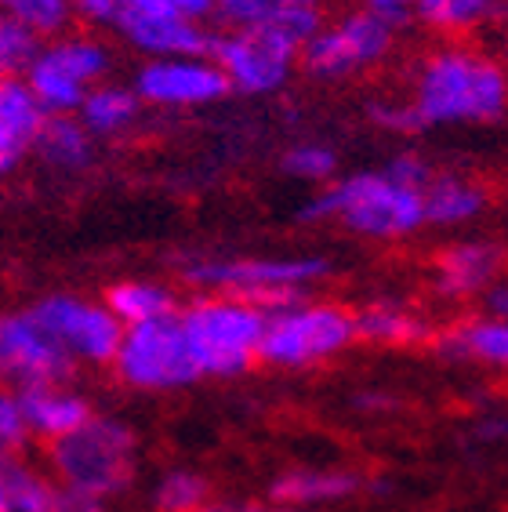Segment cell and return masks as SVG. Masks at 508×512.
<instances>
[{
	"instance_id": "9a60e30c",
	"label": "cell",
	"mask_w": 508,
	"mask_h": 512,
	"mask_svg": "<svg viewBox=\"0 0 508 512\" xmlns=\"http://www.w3.org/2000/svg\"><path fill=\"white\" fill-rule=\"evenodd\" d=\"M505 247L490 240H458L432 258V287L443 298H483L505 280Z\"/></svg>"
},
{
	"instance_id": "3957f363",
	"label": "cell",
	"mask_w": 508,
	"mask_h": 512,
	"mask_svg": "<svg viewBox=\"0 0 508 512\" xmlns=\"http://www.w3.org/2000/svg\"><path fill=\"white\" fill-rule=\"evenodd\" d=\"M178 320H182V331L204 378H240L254 364H262L269 313L247 298L196 291L189 302H182Z\"/></svg>"
},
{
	"instance_id": "f546056e",
	"label": "cell",
	"mask_w": 508,
	"mask_h": 512,
	"mask_svg": "<svg viewBox=\"0 0 508 512\" xmlns=\"http://www.w3.org/2000/svg\"><path fill=\"white\" fill-rule=\"evenodd\" d=\"M44 37L30 26L0 15V77H26V69L37 62Z\"/></svg>"
},
{
	"instance_id": "5b68a950",
	"label": "cell",
	"mask_w": 508,
	"mask_h": 512,
	"mask_svg": "<svg viewBox=\"0 0 508 512\" xmlns=\"http://www.w3.org/2000/svg\"><path fill=\"white\" fill-rule=\"evenodd\" d=\"M331 276L327 258L320 255H247V258H200L182 266V280L196 291H222L254 302L258 309L273 313L298 298H305L316 284Z\"/></svg>"
},
{
	"instance_id": "d590c367",
	"label": "cell",
	"mask_w": 508,
	"mask_h": 512,
	"mask_svg": "<svg viewBox=\"0 0 508 512\" xmlns=\"http://www.w3.org/2000/svg\"><path fill=\"white\" fill-rule=\"evenodd\" d=\"M483 313L498 316V320H508V280H498V284L483 295Z\"/></svg>"
},
{
	"instance_id": "ffe728a7",
	"label": "cell",
	"mask_w": 508,
	"mask_h": 512,
	"mask_svg": "<svg viewBox=\"0 0 508 512\" xmlns=\"http://www.w3.org/2000/svg\"><path fill=\"white\" fill-rule=\"evenodd\" d=\"M360 491V476L352 469H284L269 483V502L291 505V509H320V505L345 502Z\"/></svg>"
},
{
	"instance_id": "5bb4252c",
	"label": "cell",
	"mask_w": 508,
	"mask_h": 512,
	"mask_svg": "<svg viewBox=\"0 0 508 512\" xmlns=\"http://www.w3.org/2000/svg\"><path fill=\"white\" fill-rule=\"evenodd\" d=\"M117 37L142 59H182V55H211L215 30L207 22H193L178 15L175 8L146 11L127 19L117 30Z\"/></svg>"
},
{
	"instance_id": "7a4b0ae2",
	"label": "cell",
	"mask_w": 508,
	"mask_h": 512,
	"mask_svg": "<svg viewBox=\"0 0 508 512\" xmlns=\"http://www.w3.org/2000/svg\"><path fill=\"white\" fill-rule=\"evenodd\" d=\"M298 218L309 226L338 222L356 237L367 240H400L429 226L425 215V189H411L396 182L385 168L356 171L320 186L309 200H302Z\"/></svg>"
},
{
	"instance_id": "30bf717a",
	"label": "cell",
	"mask_w": 508,
	"mask_h": 512,
	"mask_svg": "<svg viewBox=\"0 0 508 512\" xmlns=\"http://www.w3.org/2000/svg\"><path fill=\"white\" fill-rule=\"evenodd\" d=\"M302 40L284 30H218L211 59L222 66L233 95H276L302 66Z\"/></svg>"
},
{
	"instance_id": "1f68e13d",
	"label": "cell",
	"mask_w": 508,
	"mask_h": 512,
	"mask_svg": "<svg viewBox=\"0 0 508 512\" xmlns=\"http://www.w3.org/2000/svg\"><path fill=\"white\" fill-rule=\"evenodd\" d=\"M30 444H33V433L26 414H22L19 393L8 389V393L0 396V447H4V454H22Z\"/></svg>"
},
{
	"instance_id": "7402d4cb",
	"label": "cell",
	"mask_w": 508,
	"mask_h": 512,
	"mask_svg": "<svg viewBox=\"0 0 508 512\" xmlns=\"http://www.w3.org/2000/svg\"><path fill=\"white\" fill-rule=\"evenodd\" d=\"M356 331H360V342L389 345V349L436 342V331L429 327V320L400 298H378V302L360 306L356 309Z\"/></svg>"
},
{
	"instance_id": "ac0fdd59",
	"label": "cell",
	"mask_w": 508,
	"mask_h": 512,
	"mask_svg": "<svg viewBox=\"0 0 508 512\" xmlns=\"http://www.w3.org/2000/svg\"><path fill=\"white\" fill-rule=\"evenodd\" d=\"M222 30H284L309 44L323 26L320 0H218Z\"/></svg>"
},
{
	"instance_id": "836d02e7",
	"label": "cell",
	"mask_w": 508,
	"mask_h": 512,
	"mask_svg": "<svg viewBox=\"0 0 508 512\" xmlns=\"http://www.w3.org/2000/svg\"><path fill=\"white\" fill-rule=\"evenodd\" d=\"M73 8H77V22H84L91 30L117 33L120 15H124V0H73Z\"/></svg>"
},
{
	"instance_id": "e0dca14e",
	"label": "cell",
	"mask_w": 508,
	"mask_h": 512,
	"mask_svg": "<svg viewBox=\"0 0 508 512\" xmlns=\"http://www.w3.org/2000/svg\"><path fill=\"white\" fill-rule=\"evenodd\" d=\"M30 433L37 444L51 447L62 436L77 433L80 425H88L95 418V407L80 389H73L69 382H44V385H26L15 389Z\"/></svg>"
},
{
	"instance_id": "f1b7e54d",
	"label": "cell",
	"mask_w": 508,
	"mask_h": 512,
	"mask_svg": "<svg viewBox=\"0 0 508 512\" xmlns=\"http://www.w3.org/2000/svg\"><path fill=\"white\" fill-rule=\"evenodd\" d=\"M280 168L294 182H309V186L320 189L338 178V153L323 142H294L280 160Z\"/></svg>"
},
{
	"instance_id": "e575fe53",
	"label": "cell",
	"mask_w": 508,
	"mask_h": 512,
	"mask_svg": "<svg viewBox=\"0 0 508 512\" xmlns=\"http://www.w3.org/2000/svg\"><path fill=\"white\" fill-rule=\"evenodd\" d=\"M360 4L378 11L381 19H389L396 30H407L414 22V8H418V0H360Z\"/></svg>"
},
{
	"instance_id": "44dd1931",
	"label": "cell",
	"mask_w": 508,
	"mask_h": 512,
	"mask_svg": "<svg viewBox=\"0 0 508 512\" xmlns=\"http://www.w3.org/2000/svg\"><path fill=\"white\" fill-rule=\"evenodd\" d=\"M436 349H440V356L458 360V364H483L508 371V320L487 313L458 320L436 335Z\"/></svg>"
},
{
	"instance_id": "f35d334b",
	"label": "cell",
	"mask_w": 508,
	"mask_h": 512,
	"mask_svg": "<svg viewBox=\"0 0 508 512\" xmlns=\"http://www.w3.org/2000/svg\"><path fill=\"white\" fill-rule=\"evenodd\" d=\"M494 55H498L501 66L508 69V19L501 22V30H498V44H494Z\"/></svg>"
},
{
	"instance_id": "603a6c76",
	"label": "cell",
	"mask_w": 508,
	"mask_h": 512,
	"mask_svg": "<svg viewBox=\"0 0 508 512\" xmlns=\"http://www.w3.org/2000/svg\"><path fill=\"white\" fill-rule=\"evenodd\" d=\"M142 95L135 91L131 80H102L95 88L88 91V99L80 102L77 117L80 124L98 138V142H106V138H120L127 131L135 128L138 117H142Z\"/></svg>"
},
{
	"instance_id": "6da1fadb",
	"label": "cell",
	"mask_w": 508,
	"mask_h": 512,
	"mask_svg": "<svg viewBox=\"0 0 508 512\" xmlns=\"http://www.w3.org/2000/svg\"><path fill=\"white\" fill-rule=\"evenodd\" d=\"M407 99L425 128L494 124L508 113V69L494 51L469 40H443L418 59Z\"/></svg>"
},
{
	"instance_id": "d4e9b609",
	"label": "cell",
	"mask_w": 508,
	"mask_h": 512,
	"mask_svg": "<svg viewBox=\"0 0 508 512\" xmlns=\"http://www.w3.org/2000/svg\"><path fill=\"white\" fill-rule=\"evenodd\" d=\"M102 302L109 306V313L117 316L124 327L138 324H153V320H164V316H175L182 309V302L175 298V291L160 280H142V276H131V280H117V284L106 287Z\"/></svg>"
},
{
	"instance_id": "d6986e66",
	"label": "cell",
	"mask_w": 508,
	"mask_h": 512,
	"mask_svg": "<svg viewBox=\"0 0 508 512\" xmlns=\"http://www.w3.org/2000/svg\"><path fill=\"white\" fill-rule=\"evenodd\" d=\"M66 487L51 469L26 454H4L0 462V512H62Z\"/></svg>"
},
{
	"instance_id": "83f0119b",
	"label": "cell",
	"mask_w": 508,
	"mask_h": 512,
	"mask_svg": "<svg viewBox=\"0 0 508 512\" xmlns=\"http://www.w3.org/2000/svg\"><path fill=\"white\" fill-rule=\"evenodd\" d=\"M0 11L8 19L30 26L33 33H40L44 40L62 37L69 33V26L77 22V8L73 0H0Z\"/></svg>"
},
{
	"instance_id": "4fadbf2b",
	"label": "cell",
	"mask_w": 508,
	"mask_h": 512,
	"mask_svg": "<svg viewBox=\"0 0 508 512\" xmlns=\"http://www.w3.org/2000/svg\"><path fill=\"white\" fill-rule=\"evenodd\" d=\"M142 102L153 109H200L215 106L229 95V80L211 55H182V59H142L131 77Z\"/></svg>"
},
{
	"instance_id": "484cf974",
	"label": "cell",
	"mask_w": 508,
	"mask_h": 512,
	"mask_svg": "<svg viewBox=\"0 0 508 512\" xmlns=\"http://www.w3.org/2000/svg\"><path fill=\"white\" fill-rule=\"evenodd\" d=\"M487 211L483 186L461 175H436L425 186V215L429 226H465Z\"/></svg>"
},
{
	"instance_id": "52a82bcc",
	"label": "cell",
	"mask_w": 508,
	"mask_h": 512,
	"mask_svg": "<svg viewBox=\"0 0 508 512\" xmlns=\"http://www.w3.org/2000/svg\"><path fill=\"white\" fill-rule=\"evenodd\" d=\"M109 367L120 378V385L135 393H175L204 378L178 313L153 320V324L127 327Z\"/></svg>"
},
{
	"instance_id": "7c38bea8",
	"label": "cell",
	"mask_w": 508,
	"mask_h": 512,
	"mask_svg": "<svg viewBox=\"0 0 508 512\" xmlns=\"http://www.w3.org/2000/svg\"><path fill=\"white\" fill-rule=\"evenodd\" d=\"M77 367L80 364L66 353V345L40 324L30 306L0 316V371L11 389L69 382Z\"/></svg>"
},
{
	"instance_id": "cb8c5ba5",
	"label": "cell",
	"mask_w": 508,
	"mask_h": 512,
	"mask_svg": "<svg viewBox=\"0 0 508 512\" xmlns=\"http://www.w3.org/2000/svg\"><path fill=\"white\" fill-rule=\"evenodd\" d=\"M95 142L98 138L80 124L77 113H51L37 142V160L51 171L77 175L95 164Z\"/></svg>"
},
{
	"instance_id": "4dcf8cb0",
	"label": "cell",
	"mask_w": 508,
	"mask_h": 512,
	"mask_svg": "<svg viewBox=\"0 0 508 512\" xmlns=\"http://www.w3.org/2000/svg\"><path fill=\"white\" fill-rule=\"evenodd\" d=\"M371 120L378 124L381 131H389V135H400V138H411L418 131H425V120H421L418 106H414L407 95L403 99H378L367 106Z\"/></svg>"
},
{
	"instance_id": "8fae6325",
	"label": "cell",
	"mask_w": 508,
	"mask_h": 512,
	"mask_svg": "<svg viewBox=\"0 0 508 512\" xmlns=\"http://www.w3.org/2000/svg\"><path fill=\"white\" fill-rule=\"evenodd\" d=\"M33 313L51 335L66 345V353L80 367L113 364L127 327L109 313L102 298H84L73 291H51V295L33 302Z\"/></svg>"
},
{
	"instance_id": "ba28073f",
	"label": "cell",
	"mask_w": 508,
	"mask_h": 512,
	"mask_svg": "<svg viewBox=\"0 0 508 512\" xmlns=\"http://www.w3.org/2000/svg\"><path fill=\"white\" fill-rule=\"evenodd\" d=\"M396 51V26L371 8H352L323 22L302 48V69L313 80H349L381 66Z\"/></svg>"
},
{
	"instance_id": "9c48e42d",
	"label": "cell",
	"mask_w": 508,
	"mask_h": 512,
	"mask_svg": "<svg viewBox=\"0 0 508 512\" xmlns=\"http://www.w3.org/2000/svg\"><path fill=\"white\" fill-rule=\"evenodd\" d=\"M113 51L95 33H62L44 40L37 62L26 69V84L33 88L48 113H77L88 91L109 80Z\"/></svg>"
},
{
	"instance_id": "277c9868",
	"label": "cell",
	"mask_w": 508,
	"mask_h": 512,
	"mask_svg": "<svg viewBox=\"0 0 508 512\" xmlns=\"http://www.w3.org/2000/svg\"><path fill=\"white\" fill-rule=\"evenodd\" d=\"M48 469L66 491L109 502L135 483L138 436L117 414H95L48 447Z\"/></svg>"
},
{
	"instance_id": "2e32d148",
	"label": "cell",
	"mask_w": 508,
	"mask_h": 512,
	"mask_svg": "<svg viewBox=\"0 0 508 512\" xmlns=\"http://www.w3.org/2000/svg\"><path fill=\"white\" fill-rule=\"evenodd\" d=\"M48 109L33 95L26 77H0V171L11 175L30 157L48 124Z\"/></svg>"
},
{
	"instance_id": "d6a6232c",
	"label": "cell",
	"mask_w": 508,
	"mask_h": 512,
	"mask_svg": "<svg viewBox=\"0 0 508 512\" xmlns=\"http://www.w3.org/2000/svg\"><path fill=\"white\" fill-rule=\"evenodd\" d=\"M385 171H389L396 182H403V186H411V189H425L432 178H436L432 175V164L421 157L418 149H400L396 157H389Z\"/></svg>"
},
{
	"instance_id": "8992f818",
	"label": "cell",
	"mask_w": 508,
	"mask_h": 512,
	"mask_svg": "<svg viewBox=\"0 0 508 512\" xmlns=\"http://www.w3.org/2000/svg\"><path fill=\"white\" fill-rule=\"evenodd\" d=\"M360 342L356 309L320 298H298L291 306L273 309L265 320L262 364L276 371H305L342 356L349 345Z\"/></svg>"
},
{
	"instance_id": "74e56055",
	"label": "cell",
	"mask_w": 508,
	"mask_h": 512,
	"mask_svg": "<svg viewBox=\"0 0 508 512\" xmlns=\"http://www.w3.org/2000/svg\"><path fill=\"white\" fill-rule=\"evenodd\" d=\"M62 512H106V502H98V498H84V494L66 491V502H62Z\"/></svg>"
},
{
	"instance_id": "8d00e7d4",
	"label": "cell",
	"mask_w": 508,
	"mask_h": 512,
	"mask_svg": "<svg viewBox=\"0 0 508 512\" xmlns=\"http://www.w3.org/2000/svg\"><path fill=\"white\" fill-rule=\"evenodd\" d=\"M204 512H309V509H291V505H222V502H211Z\"/></svg>"
},
{
	"instance_id": "4316f807",
	"label": "cell",
	"mask_w": 508,
	"mask_h": 512,
	"mask_svg": "<svg viewBox=\"0 0 508 512\" xmlns=\"http://www.w3.org/2000/svg\"><path fill=\"white\" fill-rule=\"evenodd\" d=\"M153 512H204L211 505V483L196 469H167L149 494Z\"/></svg>"
}]
</instances>
